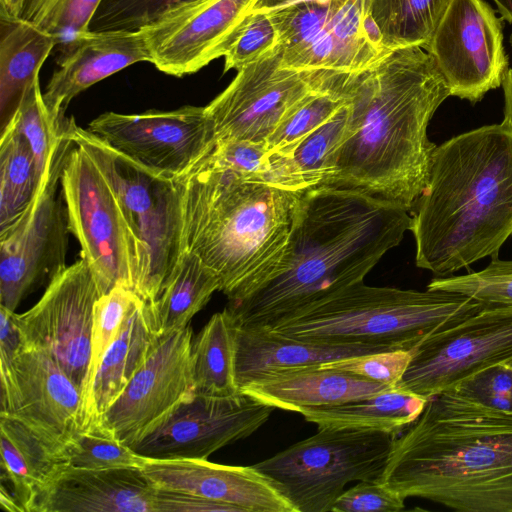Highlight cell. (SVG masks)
I'll return each mask as SVG.
<instances>
[{
	"label": "cell",
	"mask_w": 512,
	"mask_h": 512,
	"mask_svg": "<svg viewBox=\"0 0 512 512\" xmlns=\"http://www.w3.org/2000/svg\"><path fill=\"white\" fill-rule=\"evenodd\" d=\"M347 136L327 186L358 189L412 211L436 144L428 125L449 89L420 46L391 50L360 73H343Z\"/></svg>",
	"instance_id": "obj_1"
},
{
	"label": "cell",
	"mask_w": 512,
	"mask_h": 512,
	"mask_svg": "<svg viewBox=\"0 0 512 512\" xmlns=\"http://www.w3.org/2000/svg\"><path fill=\"white\" fill-rule=\"evenodd\" d=\"M409 212L358 189L324 185L305 191L269 279L227 307L239 324H264L363 282L410 230Z\"/></svg>",
	"instance_id": "obj_2"
},
{
	"label": "cell",
	"mask_w": 512,
	"mask_h": 512,
	"mask_svg": "<svg viewBox=\"0 0 512 512\" xmlns=\"http://www.w3.org/2000/svg\"><path fill=\"white\" fill-rule=\"evenodd\" d=\"M416 266L447 277L497 258L512 236V127L484 125L436 145L412 209Z\"/></svg>",
	"instance_id": "obj_3"
},
{
	"label": "cell",
	"mask_w": 512,
	"mask_h": 512,
	"mask_svg": "<svg viewBox=\"0 0 512 512\" xmlns=\"http://www.w3.org/2000/svg\"><path fill=\"white\" fill-rule=\"evenodd\" d=\"M379 482L460 512H512V415L431 397L394 438Z\"/></svg>",
	"instance_id": "obj_4"
},
{
	"label": "cell",
	"mask_w": 512,
	"mask_h": 512,
	"mask_svg": "<svg viewBox=\"0 0 512 512\" xmlns=\"http://www.w3.org/2000/svg\"><path fill=\"white\" fill-rule=\"evenodd\" d=\"M182 195V246L219 278L230 303L269 279L280 261L304 192L247 179L200 160L177 178Z\"/></svg>",
	"instance_id": "obj_5"
},
{
	"label": "cell",
	"mask_w": 512,
	"mask_h": 512,
	"mask_svg": "<svg viewBox=\"0 0 512 512\" xmlns=\"http://www.w3.org/2000/svg\"><path fill=\"white\" fill-rule=\"evenodd\" d=\"M483 306L468 296L444 290L361 282L260 325L313 344L410 350Z\"/></svg>",
	"instance_id": "obj_6"
},
{
	"label": "cell",
	"mask_w": 512,
	"mask_h": 512,
	"mask_svg": "<svg viewBox=\"0 0 512 512\" xmlns=\"http://www.w3.org/2000/svg\"><path fill=\"white\" fill-rule=\"evenodd\" d=\"M68 136L94 161L115 192L145 252L149 274L145 302L154 301L171 278L182 246V195L177 178L152 171L65 119Z\"/></svg>",
	"instance_id": "obj_7"
},
{
	"label": "cell",
	"mask_w": 512,
	"mask_h": 512,
	"mask_svg": "<svg viewBox=\"0 0 512 512\" xmlns=\"http://www.w3.org/2000/svg\"><path fill=\"white\" fill-rule=\"evenodd\" d=\"M69 230L81 246L83 258L99 295L122 285L144 302L148 262L119 200L100 169L76 144L70 151L60 178Z\"/></svg>",
	"instance_id": "obj_8"
},
{
	"label": "cell",
	"mask_w": 512,
	"mask_h": 512,
	"mask_svg": "<svg viewBox=\"0 0 512 512\" xmlns=\"http://www.w3.org/2000/svg\"><path fill=\"white\" fill-rule=\"evenodd\" d=\"M396 436L321 428L253 466L279 485L296 512H329L348 483L381 480Z\"/></svg>",
	"instance_id": "obj_9"
},
{
	"label": "cell",
	"mask_w": 512,
	"mask_h": 512,
	"mask_svg": "<svg viewBox=\"0 0 512 512\" xmlns=\"http://www.w3.org/2000/svg\"><path fill=\"white\" fill-rule=\"evenodd\" d=\"M75 146L64 131L25 211L0 231V306L16 312L20 302L66 266L69 223L60 178Z\"/></svg>",
	"instance_id": "obj_10"
},
{
	"label": "cell",
	"mask_w": 512,
	"mask_h": 512,
	"mask_svg": "<svg viewBox=\"0 0 512 512\" xmlns=\"http://www.w3.org/2000/svg\"><path fill=\"white\" fill-rule=\"evenodd\" d=\"M267 13L284 68L360 73L390 52L368 38L366 0L302 1Z\"/></svg>",
	"instance_id": "obj_11"
},
{
	"label": "cell",
	"mask_w": 512,
	"mask_h": 512,
	"mask_svg": "<svg viewBox=\"0 0 512 512\" xmlns=\"http://www.w3.org/2000/svg\"><path fill=\"white\" fill-rule=\"evenodd\" d=\"M330 73L281 67L279 47L241 68L228 87L205 106L215 144L233 140L266 144L280 123Z\"/></svg>",
	"instance_id": "obj_12"
},
{
	"label": "cell",
	"mask_w": 512,
	"mask_h": 512,
	"mask_svg": "<svg viewBox=\"0 0 512 512\" xmlns=\"http://www.w3.org/2000/svg\"><path fill=\"white\" fill-rule=\"evenodd\" d=\"M512 359V306H486L412 349L397 388L430 399L461 380Z\"/></svg>",
	"instance_id": "obj_13"
},
{
	"label": "cell",
	"mask_w": 512,
	"mask_h": 512,
	"mask_svg": "<svg viewBox=\"0 0 512 512\" xmlns=\"http://www.w3.org/2000/svg\"><path fill=\"white\" fill-rule=\"evenodd\" d=\"M501 21L484 0H450L423 47L442 75L450 96L474 104L502 86L509 59Z\"/></svg>",
	"instance_id": "obj_14"
},
{
	"label": "cell",
	"mask_w": 512,
	"mask_h": 512,
	"mask_svg": "<svg viewBox=\"0 0 512 512\" xmlns=\"http://www.w3.org/2000/svg\"><path fill=\"white\" fill-rule=\"evenodd\" d=\"M87 129L140 165L173 178L187 174L215 146L212 122L205 107L199 106L139 114L106 112Z\"/></svg>",
	"instance_id": "obj_15"
},
{
	"label": "cell",
	"mask_w": 512,
	"mask_h": 512,
	"mask_svg": "<svg viewBox=\"0 0 512 512\" xmlns=\"http://www.w3.org/2000/svg\"><path fill=\"white\" fill-rule=\"evenodd\" d=\"M99 296L81 258L48 283L32 308L14 312L22 346L48 353L80 392L90 362L93 309Z\"/></svg>",
	"instance_id": "obj_16"
},
{
	"label": "cell",
	"mask_w": 512,
	"mask_h": 512,
	"mask_svg": "<svg viewBox=\"0 0 512 512\" xmlns=\"http://www.w3.org/2000/svg\"><path fill=\"white\" fill-rule=\"evenodd\" d=\"M193 330L158 337L148 358L105 415L115 436L131 448L160 428L195 396Z\"/></svg>",
	"instance_id": "obj_17"
},
{
	"label": "cell",
	"mask_w": 512,
	"mask_h": 512,
	"mask_svg": "<svg viewBox=\"0 0 512 512\" xmlns=\"http://www.w3.org/2000/svg\"><path fill=\"white\" fill-rule=\"evenodd\" d=\"M1 412L32 431L57 454L80 430L79 388L46 352L21 347L0 362Z\"/></svg>",
	"instance_id": "obj_18"
},
{
	"label": "cell",
	"mask_w": 512,
	"mask_h": 512,
	"mask_svg": "<svg viewBox=\"0 0 512 512\" xmlns=\"http://www.w3.org/2000/svg\"><path fill=\"white\" fill-rule=\"evenodd\" d=\"M273 410L241 392L220 397L195 394L132 448L149 459H208L252 435Z\"/></svg>",
	"instance_id": "obj_19"
},
{
	"label": "cell",
	"mask_w": 512,
	"mask_h": 512,
	"mask_svg": "<svg viewBox=\"0 0 512 512\" xmlns=\"http://www.w3.org/2000/svg\"><path fill=\"white\" fill-rule=\"evenodd\" d=\"M258 0H203L142 29L151 63L182 77L224 57Z\"/></svg>",
	"instance_id": "obj_20"
},
{
	"label": "cell",
	"mask_w": 512,
	"mask_h": 512,
	"mask_svg": "<svg viewBox=\"0 0 512 512\" xmlns=\"http://www.w3.org/2000/svg\"><path fill=\"white\" fill-rule=\"evenodd\" d=\"M157 488L235 506L241 512H296L279 485L252 466L208 459H149L142 468Z\"/></svg>",
	"instance_id": "obj_21"
},
{
	"label": "cell",
	"mask_w": 512,
	"mask_h": 512,
	"mask_svg": "<svg viewBox=\"0 0 512 512\" xmlns=\"http://www.w3.org/2000/svg\"><path fill=\"white\" fill-rule=\"evenodd\" d=\"M150 62L151 54L142 30L99 31L77 37L59 51L43 99L52 118L60 121L79 93L138 62Z\"/></svg>",
	"instance_id": "obj_22"
},
{
	"label": "cell",
	"mask_w": 512,
	"mask_h": 512,
	"mask_svg": "<svg viewBox=\"0 0 512 512\" xmlns=\"http://www.w3.org/2000/svg\"><path fill=\"white\" fill-rule=\"evenodd\" d=\"M157 492L139 468L63 466L39 493L32 512H157Z\"/></svg>",
	"instance_id": "obj_23"
},
{
	"label": "cell",
	"mask_w": 512,
	"mask_h": 512,
	"mask_svg": "<svg viewBox=\"0 0 512 512\" xmlns=\"http://www.w3.org/2000/svg\"><path fill=\"white\" fill-rule=\"evenodd\" d=\"M157 338L147 304L140 299L93 377L81 389L80 430L105 421L106 413L145 363Z\"/></svg>",
	"instance_id": "obj_24"
},
{
	"label": "cell",
	"mask_w": 512,
	"mask_h": 512,
	"mask_svg": "<svg viewBox=\"0 0 512 512\" xmlns=\"http://www.w3.org/2000/svg\"><path fill=\"white\" fill-rule=\"evenodd\" d=\"M393 388L321 365L274 372L253 380L240 392L274 409L301 412L345 403Z\"/></svg>",
	"instance_id": "obj_25"
},
{
	"label": "cell",
	"mask_w": 512,
	"mask_h": 512,
	"mask_svg": "<svg viewBox=\"0 0 512 512\" xmlns=\"http://www.w3.org/2000/svg\"><path fill=\"white\" fill-rule=\"evenodd\" d=\"M387 350L393 349L313 344L264 325H242L238 322L236 380L240 391L249 382L274 372L317 366L336 359Z\"/></svg>",
	"instance_id": "obj_26"
},
{
	"label": "cell",
	"mask_w": 512,
	"mask_h": 512,
	"mask_svg": "<svg viewBox=\"0 0 512 512\" xmlns=\"http://www.w3.org/2000/svg\"><path fill=\"white\" fill-rule=\"evenodd\" d=\"M56 47V39L21 18L0 17V131L11 121L30 85Z\"/></svg>",
	"instance_id": "obj_27"
},
{
	"label": "cell",
	"mask_w": 512,
	"mask_h": 512,
	"mask_svg": "<svg viewBox=\"0 0 512 512\" xmlns=\"http://www.w3.org/2000/svg\"><path fill=\"white\" fill-rule=\"evenodd\" d=\"M1 484L21 512H32L35 501L59 468L58 454L20 422L0 415Z\"/></svg>",
	"instance_id": "obj_28"
},
{
	"label": "cell",
	"mask_w": 512,
	"mask_h": 512,
	"mask_svg": "<svg viewBox=\"0 0 512 512\" xmlns=\"http://www.w3.org/2000/svg\"><path fill=\"white\" fill-rule=\"evenodd\" d=\"M349 115L348 100L290 154L269 152L268 182L298 192L326 185L335 170L336 154L347 136Z\"/></svg>",
	"instance_id": "obj_29"
},
{
	"label": "cell",
	"mask_w": 512,
	"mask_h": 512,
	"mask_svg": "<svg viewBox=\"0 0 512 512\" xmlns=\"http://www.w3.org/2000/svg\"><path fill=\"white\" fill-rule=\"evenodd\" d=\"M429 399L393 387L345 403L307 408L300 413L318 429H359L398 435L423 412Z\"/></svg>",
	"instance_id": "obj_30"
},
{
	"label": "cell",
	"mask_w": 512,
	"mask_h": 512,
	"mask_svg": "<svg viewBox=\"0 0 512 512\" xmlns=\"http://www.w3.org/2000/svg\"><path fill=\"white\" fill-rule=\"evenodd\" d=\"M219 290L217 275L195 253L183 250L167 284L154 301L146 302L156 336L186 328Z\"/></svg>",
	"instance_id": "obj_31"
},
{
	"label": "cell",
	"mask_w": 512,
	"mask_h": 512,
	"mask_svg": "<svg viewBox=\"0 0 512 512\" xmlns=\"http://www.w3.org/2000/svg\"><path fill=\"white\" fill-rule=\"evenodd\" d=\"M238 322L226 307L211 316L192 341L195 393L206 396L238 394L236 337Z\"/></svg>",
	"instance_id": "obj_32"
},
{
	"label": "cell",
	"mask_w": 512,
	"mask_h": 512,
	"mask_svg": "<svg viewBox=\"0 0 512 512\" xmlns=\"http://www.w3.org/2000/svg\"><path fill=\"white\" fill-rule=\"evenodd\" d=\"M450 0H366L368 14L381 32L384 47H424Z\"/></svg>",
	"instance_id": "obj_33"
},
{
	"label": "cell",
	"mask_w": 512,
	"mask_h": 512,
	"mask_svg": "<svg viewBox=\"0 0 512 512\" xmlns=\"http://www.w3.org/2000/svg\"><path fill=\"white\" fill-rule=\"evenodd\" d=\"M0 138V231L25 211L36 193L39 177L33 152L13 125Z\"/></svg>",
	"instance_id": "obj_34"
},
{
	"label": "cell",
	"mask_w": 512,
	"mask_h": 512,
	"mask_svg": "<svg viewBox=\"0 0 512 512\" xmlns=\"http://www.w3.org/2000/svg\"><path fill=\"white\" fill-rule=\"evenodd\" d=\"M342 74L331 72L321 86L311 91L290 112L266 141L270 153L290 154L305 137L348 102Z\"/></svg>",
	"instance_id": "obj_35"
},
{
	"label": "cell",
	"mask_w": 512,
	"mask_h": 512,
	"mask_svg": "<svg viewBox=\"0 0 512 512\" xmlns=\"http://www.w3.org/2000/svg\"><path fill=\"white\" fill-rule=\"evenodd\" d=\"M58 456L65 466L84 470L142 469L149 460L122 443L105 422L79 430Z\"/></svg>",
	"instance_id": "obj_36"
},
{
	"label": "cell",
	"mask_w": 512,
	"mask_h": 512,
	"mask_svg": "<svg viewBox=\"0 0 512 512\" xmlns=\"http://www.w3.org/2000/svg\"><path fill=\"white\" fill-rule=\"evenodd\" d=\"M65 118L60 121L52 118L44 102L38 77L26 91L18 110L8 123L28 142L35 158L39 180L63 134Z\"/></svg>",
	"instance_id": "obj_37"
},
{
	"label": "cell",
	"mask_w": 512,
	"mask_h": 512,
	"mask_svg": "<svg viewBox=\"0 0 512 512\" xmlns=\"http://www.w3.org/2000/svg\"><path fill=\"white\" fill-rule=\"evenodd\" d=\"M101 0H25L20 18L56 39L58 51L88 31Z\"/></svg>",
	"instance_id": "obj_38"
},
{
	"label": "cell",
	"mask_w": 512,
	"mask_h": 512,
	"mask_svg": "<svg viewBox=\"0 0 512 512\" xmlns=\"http://www.w3.org/2000/svg\"><path fill=\"white\" fill-rule=\"evenodd\" d=\"M203 0H101L88 31H139Z\"/></svg>",
	"instance_id": "obj_39"
},
{
	"label": "cell",
	"mask_w": 512,
	"mask_h": 512,
	"mask_svg": "<svg viewBox=\"0 0 512 512\" xmlns=\"http://www.w3.org/2000/svg\"><path fill=\"white\" fill-rule=\"evenodd\" d=\"M427 288L459 293L486 306H512V260L497 257L480 271L435 277Z\"/></svg>",
	"instance_id": "obj_40"
},
{
	"label": "cell",
	"mask_w": 512,
	"mask_h": 512,
	"mask_svg": "<svg viewBox=\"0 0 512 512\" xmlns=\"http://www.w3.org/2000/svg\"><path fill=\"white\" fill-rule=\"evenodd\" d=\"M140 299L133 290L118 285L96 300L93 309L90 362L82 388L93 377L105 352L118 337L132 307Z\"/></svg>",
	"instance_id": "obj_41"
},
{
	"label": "cell",
	"mask_w": 512,
	"mask_h": 512,
	"mask_svg": "<svg viewBox=\"0 0 512 512\" xmlns=\"http://www.w3.org/2000/svg\"><path fill=\"white\" fill-rule=\"evenodd\" d=\"M447 391L484 408L512 415V366L505 363L490 366Z\"/></svg>",
	"instance_id": "obj_42"
},
{
	"label": "cell",
	"mask_w": 512,
	"mask_h": 512,
	"mask_svg": "<svg viewBox=\"0 0 512 512\" xmlns=\"http://www.w3.org/2000/svg\"><path fill=\"white\" fill-rule=\"evenodd\" d=\"M278 33L267 12L251 11L224 56V71L255 63L278 49Z\"/></svg>",
	"instance_id": "obj_43"
},
{
	"label": "cell",
	"mask_w": 512,
	"mask_h": 512,
	"mask_svg": "<svg viewBox=\"0 0 512 512\" xmlns=\"http://www.w3.org/2000/svg\"><path fill=\"white\" fill-rule=\"evenodd\" d=\"M201 160L213 167L233 171L247 179L268 182L269 151L264 143L248 140L218 143Z\"/></svg>",
	"instance_id": "obj_44"
},
{
	"label": "cell",
	"mask_w": 512,
	"mask_h": 512,
	"mask_svg": "<svg viewBox=\"0 0 512 512\" xmlns=\"http://www.w3.org/2000/svg\"><path fill=\"white\" fill-rule=\"evenodd\" d=\"M411 357L412 349H397L336 359L320 365L396 387Z\"/></svg>",
	"instance_id": "obj_45"
},
{
	"label": "cell",
	"mask_w": 512,
	"mask_h": 512,
	"mask_svg": "<svg viewBox=\"0 0 512 512\" xmlns=\"http://www.w3.org/2000/svg\"><path fill=\"white\" fill-rule=\"evenodd\" d=\"M405 498L378 481H359L335 501L331 512H399Z\"/></svg>",
	"instance_id": "obj_46"
},
{
	"label": "cell",
	"mask_w": 512,
	"mask_h": 512,
	"mask_svg": "<svg viewBox=\"0 0 512 512\" xmlns=\"http://www.w3.org/2000/svg\"><path fill=\"white\" fill-rule=\"evenodd\" d=\"M241 512L235 506L209 500L199 496L159 489L157 512Z\"/></svg>",
	"instance_id": "obj_47"
},
{
	"label": "cell",
	"mask_w": 512,
	"mask_h": 512,
	"mask_svg": "<svg viewBox=\"0 0 512 512\" xmlns=\"http://www.w3.org/2000/svg\"><path fill=\"white\" fill-rule=\"evenodd\" d=\"M22 347L14 312L0 306V362L9 363Z\"/></svg>",
	"instance_id": "obj_48"
},
{
	"label": "cell",
	"mask_w": 512,
	"mask_h": 512,
	"mask_svg": "<svg viewBox=\"0 0 512 512\" xmlns=\"http://www.w3.org/2000/svg\"><path fill=\"white\" fill-rule=\"evenodd\" d=\"M512 45V35L510 36ZM504 92V117L503 121L512 127V68H509L502 82Z\"/></svg>",
	"instance_id": "obj_49"
},
{
	"label": "cell",
	"mask_w": 512,
	"mask_h": 512,
	"mask_svg": "<svg viewBox=\"0 0 512 512\" xmlns=\"http://www.w3.org/2000/svg\"><path fill=\"white\" fill-rule=\"evenodd\" d=\"M25 0H0V17L20 18Z\"/></svg>",
	"instance_id": "obj_50"
},
{
	"label": "cell",
	"mask_w": 512,
	"mask_h": 512,
	"mask_svg": "<svg viewBox=\"0 0 512 512\" xmlns=\"http://www.w3.org/2000/svg\"><path fill=\"white\" fill-rule=\"evenodd\" d=\"M302 1H322V0H258L252 11L270 12L272 10L285 7Z\"/></svg>",
	"instance_id": "obj_51"
},
{
	"label": "cell",
	"mask_w": 512,
	"mask_h": 512,
	"mask_svg": "<svg viewBox=\"0 0 512 512\" xmlns=\"http://www.w3.org/2000/svg\"><path fill=\"white\" fill-rule=\"evenodd\" d=\"M502 20L512 24V0H493Z\"/></svg>",
	"instance_id": "obj_52"
},
{
	"label": "cell",
	"mask_w": 512,
	"mask_h": 512,
	"mask_svg": "<svg viewBox=\"0 0 512 512\" xmlns=\"http://www.w3.org/2000/svg\"><path fill=\"white\" fill-rule=\"evenodd\" d=\"M504 363H505V364H507V365H509V366H512V359H510V360H508V361H506V362H504Z\"/></svg>",
	"instance_id": "obj_53"
}]
</instances>
